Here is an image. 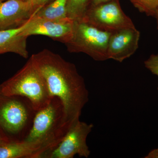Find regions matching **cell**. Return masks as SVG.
<instances>
[{
  "mask_svg": "<svg viewBox=\"0 0 158 158\" xmlns=\"http://www.w3.org/2000/svg\"><path fill=\"white\" fill-rule=\"evenodd\" d=\"M32 56L45 79L51 96L61 101L69 120L73 123L80 119L89 101V92L75 65L46 49Z\"/></svg>",
  "mask_w": 158,
  "mask_h": 158,
  "instance_id": "obj_1",
  "label": "cell"
},
{
  "mask_svg": "<svg viewBox=\"0 0 158 158\" xmlns=\"http://www.w3.org/2000/svg\"><path fill=\"white\" fill-rule=\"evenodd\" d=\"M73 123L67 118L61 101L52 97L48 104L37 111L32 128L24 141L37 148L41 158L59 145Z\"/></svg>",
  "mask_w": 158,
  "mask_h": 158,
  "instance_id": "obj_2",
  "label": "cell"
},
{
  "mask_svg": "<svg viewBox=\"0 0 158 158\" xmlns=\"http://www.w3.org/2000/svg\"><path fill=\"white\" fill-rule=\"evenodd\" d=\"M37 111L28 99L0 93V136L6 142H22L32 128Z\"/></svg>",
  "mask_w": 158,
  "mask_h": 158,
  "instance_id": "obj_3",
  "label": "cell"
},
{
  "mask_svg": "<svg viewBox=\"0 0 158 158\" xmlns=\"http://www.w3.org/2000/svg\"><path fill=\"white\" fill-rule=\"evenodd\" d=\"M0 93L24 97L37 111L48 104L52 98L45 79L32 56L13 76L0 84Z\"/></svg>",
  "mask_w": 158,
  "mask_h": 158,
  "instance_id": "obj_4",
  "label": "cell"
},
{
  "mask_svg": "<svg viewBox=\"0 0 158 158\" xmlns=\"http://www.w3.org/2000/svg\"><path fill=\"white\" fill-rule=\"evenodd\" d=\"M111 33L102 31L84 20L73 21L72 35L65 45L71 53H84L96 61L108 60Z\"/></svg>",
  "mask_w": 158,
  "mask_h": 158,
  "instance_id": "obj_5",
  "label": "cell"
},
{
  "mask_svg": "<svg viewBox=\"0 0 158 158\" xmlns=\"http://www.w3.org/2000/svg\"><path fill=\"white\" fill-rule=\"evenodd\" d=\"M82 20L110 33L135 27L131 19L122 9L119 0H111L89 7Z\"/></svg>",
  "mask_w": 158,
  "mask_h": 158,
  "instance_id": "obj_6",
  "label": "cell"
},
{
  "mask_svg": "<svg viewBox=\"0 0 158 158\" xmlns=\"http://www.w3.org/2000/svg\"><path fill=\"white\" fill-rule=\"evenodd\" d=\"M93 127L92 123L77 120L59 145L52 151L44 154L41 158H73L77 155L80 157H89L90 151L87 138Z\"/></svg>",
  "mask_w": 158,
  "mask_h": 158,
  "instance_id": "obj_7",
  "label": "cell"
},
{
  "mask_svg": "<svg viewBox=\"0 0 158 158\" xmlns=\"http://www.w3.org/2000/svg\"><path fill=\"white\" fill-rule=\"evenodd\" d=\"M73 21L52 20L31 17L24 24L22 34L27 37L40 35L65 44L72 35Z\"/></svg>",
  "mask_w": 158,
  "mask_h": 158,
  "instance_id": "obj_8",
  "label": "cell"
},
{
  "mask_svg": "<svg viewBox=\"0 0 158 158\" xmlns=\"http://www.w3.org/2000/svg\"><path fill=\"white\" fill-rule=\"evenodd\" d=\"M140 32L135 27H126L111 33L108 42V59L119 62L131 56L138 48Z\"/></svg>",
  "mask_w": 158,
  "mask_h": 158,
  "instance_id": "obj_9",
  "label": "cell"
},
{
  "mask_svg": "<svg viewBox=\"0 0 158 158\" xmlns=\"http://www.w3.org/2000/svg\"><path fill=\"white\" fill-rule=\"evenodd\" d=\"M37 10L34 3L24 0H6L1 2L0 31L21 27Z\"/></svg>",
  "mask_w": 158,
  "mask_h": 158,
  "instance_id": "obj_10",
  "label": "cell"
},
{
  "mask_svg": "<svg viewBox=\"0 0 158 158\" xmlns=\"http://www.w3.org/2000/svg\"><path fill=\"white\" fill-rule=\"evenodd\" d=\"M24 24L16 28L0 31V54L14 53L27 59V37L22 34Z\"/></svg>",
  "mask_w": 158,
  "mask_h": 158,
  "instance_id": "obj_11",
  "label": "cell"
},
{
  "mask_svg": "<svg viewBox=\"0 0 158 158\" xmlns=\"http://www.w3.org/2000/svg\"><path fill=\"white\" fill-rule=\"evenodd\" d=\"M41 154L26 141L4 142L0 145V158H40Z\"/></svg>",
  "mask_w": 158,
  "mask_h": 158,
  "instance_id": "obj_12",
  "label": "cell"
},
{
  "mask_svg": "<svg viewBox=\"0 0 158 158\" xmlns=\"http://www.w3.org/2000/svg\"><path fill=\"white\" fill-rule=\"evenodd\" d=\"M67 2V0H54L37 9L32 17L52 20L69 19L66 11Z\"/></svg>",
  "mask_w": 158,
  "mask_h": 158,
  "instance_id": "obj_13",
  "label": "cell"
},
{
  "mask_svg": "<svg viewBox=\"0 0 158 158\" xmlns=\"http://www.w3.org/2000/svg\"><path fill=\"white\" fill-rule=\"evenodd\" d=\"M90 0H67V16L73 21L82 20L88 10Z\"/></svg>",
  "mask_w": 158,
  "mask_h": 158,
  "instance_id": "obj_14",
  "label": "cell"
},
{
  "mask_svg": "<svg viewBox=\"0 0 158 158\" xmlns=\"http://www.w3.org/2000/svg\"><path fill=\"white\" fill-rule=\"evenodd\" d=\"M135 8L148 16H154L158 7V0H130Z\"/></svg>",
  "mask_w": 158,
  "mask_h": 158,
  "instance_id": "obj_15",
  "label": "cell"
},
{
  "mask_svg": "<svg viewBox=\"0 0 158 158\" xmlns=\"http://www.w3.org/2000/svg\"><path fill=\"white\" fill-rule=\"evenodd\" d=\"M144 64L145 67L153 74L158 77V54L151 55L148 59L144 61Z\"/></svg>",
  "mask_w": 158,
  "mask_h": 158,
  "instance_id": "obj_16",
  "label": "cell"
},
{
  "mask_svg": "<svg viewBox=\"0 0 158 158\" xmlns=\"http://www.w3.org/2000/svg\"><path fill=\"white\" fill-rule=\"evenodd\" d=\"M54 0H36L35 3V8L37 10L40 7L47 5L48 3L52 2Z\"/></svg>",
  "mask_w": 158,
  "mask_h": 158,
  "instance_id": "obj_17",
  "label": "cell"
},
{
  "mask_svg": "<svg viewBox=\"0 0 158 158\" xmlns=\"http://www.w3.org/2000/svg\"><path fill=\"white\" fill-rule=\"evenodd\" d=\"M145 158H158V148L152 150L148 153Z\"/></svg>",
  "mask_w": 158,
  "mask_h": 158,
  "instance_id": "obj_18",
  "label": "cell"
},
{
  "mask_svg": "<svg viewBox=\"0 0 158 158\" xmlns=\"http://www.w3.org/2000/svg\"><path fill=\"white\" fill-rule=\"evenodd\" d=\"M110 1H111V0H90L89 7L97 6V5H99V4L106 2H109Z\"/></svg>",
  "mask_w": 158,
  "mask_h": 158,
  "instance_id": "obj_19",
  "label": "cell"
},
{
  "mask_svg": "<svg viewBox=\"0 0 158 158\" xmlns=\"http://www.w3.org/2000/svg\"><path fill=\"white\" fill-rule=\"evenodd\" d=\"M154 17L156 19L157 21V27L158 30V7L157 8L156 10L155 14L154 16Z\"/></svg>",
  "mask_w": 158,
  "mask_h": 158,
  "instance_id": "obj_20",
  "label": "cell"
},
{
  "mask_svg": "<svg viewBox=\"0 0 158 158\" xmlns=\"http://www.w3.org/2000/svg\"><path fill=\"white\" fill-rule=\"evenodd\" d=\"M24 1H26V2H30L34 3L35 5V2L36 0H24Z\"/></svg>",
  "mask_w": 158,
  "mask_h": 158,
  "instance_id": "obj_21",
  "label": "cell"
},
{
  "mask_svg": "<svg viewBox=\"0 0 158 158\" xmlns=\"http://www.w3.org/2000/svg\"><path fill=\"white\" fill-rule=\"evenodd\" d=\"M4 142H6V141H4V140H3L2 138H1V136H0V145L3 144Z\"/></svg>",
  "mask_w": 158,
  "mask_h": 158,
  "instance_id": "obj_22",
  "label": "cell"
},
{
  "mask_svg": "<svg viewBox=\"0 0 158 158\" xmlns=\"http://www.w3.org/2000/svg\"><path fill=\"white\" fill-rule=\"evenodd\" d=\"M6 1V0H0V2H4V1Z\"/></svg>",
  "mask_w": 158,
  "mask_h": 158,
  "instance_id": "obj_23",
  "label": "cell"
}]
</instances>
